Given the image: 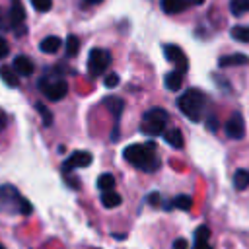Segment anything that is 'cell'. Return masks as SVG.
Here are the masks:
<instances>
[{"mask_svg":"<svg viewBox=\"0 0 249 249\" xmlns=\"http://www.w3.org/2000/svg\"><path fill=\"white\" fill-rule=\"evenodd\" d=\"M10 54V45L4 37H0V58H6Z\"/></svg>","mask_w":249,"mask_h":249,"instance_id":"cell-30","label":"cell"},{"mask_svg":"<svg viewBox=\"0 0 249 249\" xmlns=\"http://www.w3.org/2000/svg\"><path fill=\"white\" fill-rule=\"evenodd\" d=\"M64 49H66V56H68V58L76 56L78 51H80V41H78V37H76V35H68V37H66V43H64Z\"/></svg>","mask_w":249,"mask_h":249,"instance_id":"cell-21","label":"cell"},{"mask_svg":"<svg viewBox=\"0 0 249 249\" xmlns=\"http://www.w3.org/2000/svg\"><path fill=\"white\" fill-rule=\"evenodd\" d=\"M39 89L41 93L49 99V101H60L66 97L68 93V84L64 78H51V76H43L39 80Z\"/></svg>","mask_w":249,"mask_h":249,"instance_id":"cell-5","label":"cell"},{"mask_svg":"<svg viewBox=\"0 0 249 249\" xmlns=\"http://www.w3.org/2000/svg\"><path fill=\"white\" fill-rule=\"evenodd\" d=\"M19 74L14 70V66H0V78L8 88H18L19 86Z\"/></svg>","mask_w":249,"mask_h":249,"instance_id":"cell-17","label":"cell"},{"mask_svg":"<svg viewBox=\"0 0 249 249\" xmlns=\"http://www.w3.org/2000/svg\"><path fill=\"white\" fill-rule=\"evenodd\" d=\"M89 4H99V2H103V0H88Z\"/></svg>","mask_w":249,"mask_h":249,"instance_id":"cell-37","label":"cell"},{"mask_svg":"<svg viewBox=\"0 0 249 249\" xmlns=\"http://www.w3.org/2000/svg\"><path fill=\"white\" fill-rule=\"evenodd\" d=\"M103 84H105V88H117V86H119V74H115V72H109V74L105 76Z\"/></svg>","mask_w":249,"mask_h":249,"instance_id":"cell-29","label":"cell"},{"mask_svg":"<svg viewBox=\"0 0 249 249\" xmlns=\"http://www.w3.org/2000/svg\"><path fill=\"white\" fill-rule=\"evenodd\" d=\"M163 82H165V88H167L169 91H179L181 86H183V72L175 68V70H171V72L165 74Z\"/></svg>","mask_w":249,"mask_h":249,"instance_id":"cell-14","label":"cell"},{"mask_svg":"<svg viewBox=\"0 0 249 249\" xmlns=\"http://www.w3.org/2000/svg\"><path fill=\"white\" fill-rule=\"evenodd\" d=\"M193 4L195 6H200V4H204V0H193Z\"/></svg>","mask_w":249,"mask_h":249,"instance_id":"cell-36","label":"cell"},{"mask_svg":"<svg viewBox=\"0 0 249 249\" xmlns=\"http://www.w3.org/2000/svg\"><path fill=\"white\" fill-rule=\"evenodd\" d=\"M208 237H210V230L206 226H198L195 230V243L196 241H208Z\"/></svg>","mask_w":249,"mask_h":249,"instance_id":"cell-27","label":"cell"},{"mask_svg":"<svg viewBox=\"0 0 249 249\" xmlns=\"http://www.w3.org/2000/svg\"><path fill=\"white\" fill-rule=\"evenodd\" d=\"M233 187L237 191H243L249 187V171L247 169H237L233 175Z\"/></svg>","mask_w":249,"mask_h":249,"instance_id":"cell-20","label":"cell"},{"mask_svg":"<svg viewBox=\"0 0 249 249\" xmlns=\"http://www.w3.org/2000/svg\"><path fill=\"white\" fill-rule=\"evenodd\" d=\"M31 4H33V8L37 10V12H49L51 8H53V0H31Z\"/></svg>","mask_w":249,"mask_h":249,"instance_id":"cell-28","label":"cell"},{"mask_svg":"<svg viewBox=\"0 0 249 249\" xmlns=\"http://www.w3.org/2000/svg\"><path fill=\"white\" fill-rule=\"evenodd\" d=\"M123 158L136 169L152 173L160 167V158L156 156V142H146V144H130L123 150Z\"/></svg>","mask_w":249,"mask_h":249,"instance_id":"cell-1","label":"cell"},{"mask_svg":"<svg viewBox=\"0 0 249 249\" xmlns=\"http://www.w3.org/2000/svg\"><path fill=\"white\" fill-rule=\"evenodd\" d=\"M247 2H249V0H247Z\"/></svg>","mask_w":249,"mask_h":249,"instance_id":"cell-39","label":"cell"},{"mask_svg":"<svg viewBox=\"0 0 249 249\" xmlns=\"http://www.w3.org/2000/svg\"><path fill=\"white\" fill-rule=\"evenodd\" d=\"M12 66H14V70H16L19 76H31V74H33V70H35V66H33L31 58H27L25 54L16 56V58H14V62H12Z\"/></svg>","mask_w":249,"mask_h":249,"instance_id":"cell-12","label":"cell"},{"mask_svg":"<svg viewBox=\"0 0 249 249\" xmlns=\"http://www.w3.org/2000/svg\"><path fill=\"white\" fill-rule=\"evenodd\" d=\"M91 160H93V156L89 154V152H86V150H76V152H72V156H68V160L62 163V167H60V171L64 173V175H68L72 169H80V167H88L89 163H91Z\"/></svg>","mask_w":249,"mask_h":249,"instance_id":"cell-7","label":"cell"},{"mask_svg":"<svg viewBox=\"0 0 249 249\" xmlns=\"http://www.w3.org/2000/svg\"><path fill=\"white\" fill-rule=\"evenodd\" d=\"M230 35H231L235 41L249 43V25H235V27H231Z\"/></svg>","mask_w":249,"mask_h":249,"instance_id":"cell-22","label":"cell"},{"mask_svg":"<svg viewBox=\"0 0 249 249\" xmlns=\"http://www.w3.org/2000/svg\"><path fill=\"white\" fill-rule=\"evenodd\" d=\"M230 12L233 16H241V14L249 12V2L247 0H231L230 2Z\"/></svg>","mask_w":249,"mask_h":249,"instance_id":"cell-25","label":"cell"},{"mask_svg":"<svg viewBox=\"0 0 249 249\" xmlns=\"http://www.w3.org/2000/svg\"><path fill=\"white\" fill-rule=\"evenodd\" d=\"M121 200H123L121 195L115 191H103V195H101V202L105 208H117L121 204Z\"/></svg>","mask_w":249,"mask_h":249,"instance_id":"cell-19","label":"cell"},{"mask_svg":"<svg viewBox=\"0 0 249 249\" xmlns=\"http://www.w3.org/2000/svg\"><path fill=\"white\" fill-rule=\"evenodd\" d=\"M241 64H249V56L241 54V53H233V54H226L218 60V66L220 68H226V66H241Z\"/></svg>","mask_w":249,"mask_h":249,"instance_id":"cell-15","label":"cell"},{"mask_svg":"<svg viewBox=\"0 0 249 249\" xmlns=\"http://www.w3.org/2000/svg\"><path fill=\"white\" fill-rule=\"evenodd\" d=\"M35 109H37V111H39V115L43 117V124H45V126H51V124H53V113H51V111H49L41 101H39V103H35Z\"/></svg>","mask_w":249,"mask_h":249,"instance_id":"cell-26","label":"cell"},{"mask_svg":"<svg viewBox=\"0 0 249 249\" xmlns=\"http://www.w3.org/2000/svg\"><path fill=\"white\" fill-rule=\"evenodd\" d=\"M167 111L161 109V107H152L144 113L142 117V124H140V130L142 134L146 136H160L163 130H165V124H167Z\"/></svg>","mask_w":249,"mask_h":249,"instance_id":"cell-4","label":"cell"},{"mask_svg":"<svg viewBox=\"0 0 249 249\" xmlns=\"http://www.w3.org/2000/svg\"><path fill=\"white\" fill-rule=\"evenodd\" d=\"M8 19H10V23H14V27L25 19V10L19 0H12V4L8 8Z\"/></svg>","mask_w":249,"mask_h":249,"instance_id":"cell-13","label":"cell"},{"mask_svg":"<svg viewBox=\"0 0 249 249\" xmlns=\"http://www.w3.org/2000/svg\"><path fill=\"white\" fill-rule=\"evenodd\" d=\"M177 107L189 121L198 123L202 119V113L206 107V95L200 89H187L185 93L179 95Z\"/></svg>","mask_w":249,"mask_h":249,"instance_id":"cell-2","label":"cell"},{"mask_svg":"<svg viewBox=\"0 0 249 249\" xmlns=\"http://www.w3.org/2000/svg\"><path fill=\"white\" fill-rule=\"evenodd\" d=\"M31 210H33L31 204L16 191V187H12V185L0 187V212L27 216V214H31Z\"/></svg>","mask_w":249,"mask_h":249,"instance_id":"cell-3","label":"cell"},{"mask_svg":"<svg viewBox=\"0 0 249 249\" xmlns=\"http://www.w3.org/2000/svg\"><path fill=\"white\" fill-rule=\"evenodd\" d=\"M206 126H208V128H212V130H216V119H214V117H212V119H208V121H206Z\"/></svg>","mask_w":249,"mask_h":249,"instance_id":"cell-35","label":"cell"},{"mask_svg":"<svg viewBox=\"0 0 249 249\" xmlns=\"http://www.w3.org/2000/svg\"><path fill=\"white\" fill-rule=\"evenodd\" d=\"M163 138H165V142H167L171 148H183V132H181L179 128L165 130Z\"/></svg>","mask_w":249,"mask_h":249,"instance_id":"cell-18","label":"cell"},{"mask_svg":"<svg viewBox=\"0 0 249 249\" xmlns=\"http://www.w3.org/2000/svg\"><path fill=\"white\" fill-rule=\"evenodd\" d=\"M6 123H8V117H6V113L0 109V130L6 126Z\"/></svg>","mask_w":249,"mask_h":249,"instance_id":"cell-34","label":"cell"},{"mask_svg":"<svg viewBox=\"0 0 249 249\" xmlns=\"http://www.w3.org/2000/svg\"><path fill=\"white\" fill-rule=\"evenodd\" d=\"M148 200H150L152 206H158V204H160V195H158V193H152V195L148 196Z\"/></svg>","mask_w":249,"mask_h":249,"instance_id":"cell-32","label":"cell"},{"mask_svg":"<svg viewBox=\"0 0 249 249\" xmlns=\"http://www.w3.org/2000/svg\"><path fill=\"white\" fill-rule=\"evenodd\" d=\"M103 103L109 107V111H111V115H113V119H115V130H113V138H117V124H119L121 113H123V109H124V101H123L121 97H107Z\"/></svg>","mask_w":249,"mask_h":249,"instance_id":"cell-11","label":"cell"},{"mask_svg":"<svg viewBox=\"0 0 249 249\" xmlns=\"http://www.w3.org/2000/svg\"><path fill=\"white\" fill-rule=\"evenodd\" d=\"M226 134L233 140H239L245 136V123H243V117L241 113H233L228 121H226Z\"/></svg>","mask_w":249,"mask_h":249,"instance_id":"cell-9","label":"cell"},{"mask_svg":"<svg viewBox=\"0 0 249 249\" xmlns=\"http://www.w3.org/2000/svg\"><path fill=\"white\" fill-rule=\"evenodd\" d=\"M60 47H62V39L56 37V35H49V37H45V39L41 41V45H39V49H41L43 53H47V54H54V53H58Z\"/></svg>","mask_w":249,"mask_h":249,"instance_id":"cell-16","label":"cell"},{"mask_svg":"<svg viewBox=\"0 0 249 249\" xmlns=\"http://www.w3.org/2000/svg\"><path fill=\"white\" fill-rule=\"evenodd\" d=\"M97 187H99L101 193H103V191H113V187H115V177H113L111 173L99 175V177H97Z\"/></svg>","mask_w":249,"mask_h":249,"instance_id":"cell-23","label":"cell"},{"mask_svg":"<svg viewBox=\"0 0 249 249\" xmlns=\"http://www.w3.org/2000/svg\"><path fill=\"white\" fill-rule=\"evenodd\" d=\"M171 206L173 208H179V210H189L193 206V198L189 195H179L171 200Z\"/></svg>","mask_w":249,"mask_h":249,"instance_id":"cell-24","label":"cell"},{"mask_svg":"<svg viewBox=\"0 0 249 249\" xmlns=\"http://www.w3.org/2000/svg\"><path fill=\"white\" fill-rule=\"evenodd\" d=\"M195 249H212V247H210L208 241H196L195 243Z\"/></svg>","mask_w":249,"mask_h":249,"instance_id":"cell-33","label":"cell"},{"mask_svg":"<svg viewBox=\"0 0 249 249\" xmlns=\"http://www.w3.org/2000/svg\"><path fill=\"white\" fill-rule=\"evenodd\" d=\"M111 64V53L105 51V49H91L89 51V56H88V72L91 78H97L101 76L107 66Z\"/></svg>","mask_w":249,"mask_h":249,"instance_id":"cell-6","label":"cell"},{"mask_svg":"<svg viewBox=\"0 0 249 249\" xmlns=\"http://www.w3.org/2000/svg\"><path fill=\"white\" fill-rule=\"evenodd\" d=\"M163 53H165V58H167L169 62H173L177 70H181L183 74L189 70V60H187L185 53H183L177 45H165V47H163Z\"/></svg>","mask_w":249,"mask_h":249,"instance_id":"cell-8","label":"cell"},{"mask_svg":"<svg viewBox=\"0 0 249 249\" xmlns=\"http://www.w3.org/2000/svg\"><path fill=\"white\" fill-rule=\"evenodd\" d=\"M0 249H4V245H0Z\"/></svg>","mask_w":249,"mask_h":249,"instance_id":"cell-38","label":"cell"},{"mask_svg":"<svg viewBox=\"0 0 249 249\" xmlns=\"http://www.w3.org/2000/svg\"><path fill=\"white\" fill-rule=\"evenodd\" d=\"M173 249H187V239H183V237L175 239L173 241Z\"/></svg>","mask_w":249,"mask_h":249,"instance_id":"cell-31","label":"cell"},{"mask_svg":"<svg viewBox=\"0 0 249 249\" xmlns=\"http://www.w3.org/2000/svg\"><path fill=\"white\" fill-rule=\"evenodd\" d=\"M160 6L165 14L173 16V14L185 12L189 6H193V0H160Z\"/></svg>","mask_w":249,"mask_h":249,"instance_id":"cell-10","label":"cell"}]
</instances>
